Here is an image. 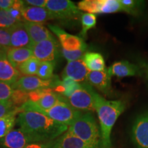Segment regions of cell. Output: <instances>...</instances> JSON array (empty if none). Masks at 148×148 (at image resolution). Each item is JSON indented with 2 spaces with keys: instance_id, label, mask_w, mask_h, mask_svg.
Instances as JSON below:
<instances>
[{
  "instance_id": "obj_1",
  "label": "cell",
  "mask_w": 148,
  "mask_h": 148,
  "mask_svg": "<svg viewBox=\"0 0 148 148\" xmlns=\"http://www.w3.org/2000/svg\"><path fill=\"white\" fill-rule=\"evenodd\" d=\"M16 123L20 130L29 135L35 143L56 139L67 131L69 126L53 121L45 114L34 111L18 114Z\"/></svg>"
},
{
  "instance_id": "obj_2",
  "label": "cell",
  "mask_w": 148,
  "mask_h": 148,
  "mask_svg": "<svg viewBox=\"0 0 148 148\" xmlns=\"http://www.w3.org/2000/svg\"><path fill=\"white\" fill-rule=\"evenodd\" d=\"M95 111L99 118L101 136V148L111 147V132L118 117L125 108V103L121 100H107L92 88Z\"/></svg>"
},
{
  "instance_id": "obj_3",
  "label": "cell",
  "mask_w": 148,
  "mask_h": 148,
  "mask_svg": "<svg viewBox=\"0 0 148 148\" xmlns=\"http://www.w3.org/2000/svg\"><path fill=\"white\" fill-rule=\"evenodd\" d=\"M67 131L94 148H101L100 127L90 112L82 113L68 127Z\"/></svg>"
},
{
  "instance_id": "obj_4",
  "label": "cell",
  "mask_w": 148,
  "mask_h": 148,
  "mask_svg": "<svg viewBox=\"0 0 148 148\" xmlns=\"http://www.w3.org/2000/svg\"><path fill=\"white\" fill-rule=\"evenodd\" d=\"M45 8L53 19H77L82 14L77 5L70 0H47Z\"/></svg>"
},
{
  "instance_id": "obj_5",
  "label": "cell",
  "mask_w": 148,
  "mask_h": 148,
  "mask_svg": "<svg viewBox=\"0 0 148 148\" xmlns=\"http://www.w3.org/2000/svg\"><path fill=\"white\" fill-rule=\"evenodd\" d=\"M79 10L90 14H110L122 11L119 0H82L77 3Z\"/></svg>"
},
{
  "instance_id": "obj_6",
  "label": "cell",
  "mask_w": 148,
  "mask_h": 148,
  "mask_svg": "<svg viewBox=\"0 0 148 148\" xmlns=\"http://www.w3.org/2000/svg\"><path fill=\"white\" fill-rule=\"evenodd\" d=\"M80 88L68 98V102L73 108L79 111H95L92 95V86L87 82L80 83Z\"/></svg>"
},
{
  "instance_id": "obj_7",
  "label": "cell",
  "mask_w": 148,
  "mask_h": 148,
  "mask_svg": "<svg viewBox=\"0 0 148 148\" xmlns=\"http://www.w3.org/2000/svg\"><path fill=\"white\" fill-rule=\"evenodd\" d=\"M48 27L58 37L62 47V50L67 52L86 51L87 45L82 37L69 34L58 25H48Z\"/></svg>"
},
{
  "instance_id": "obj_8",
  "label": "cell",
  "mask_w": 148,
  "mask_h": 148,
  "mask_svg": "<svg viewBox=\"0 0 148 148\" xmlns=\"http://www.w3.org/2000/svg\"><path fill=\"white\" fill-rule=\"evenodd\" d=\"M59 47L58 41L53 38L35 43L31 49L33 56L40 62H55L60 52Z\"/></svg>"
},
{
  "instance_id": "obj_9",
  "label": "cell",
  "mask_w": 148,
  "mask_h": 148,
  "mask_svg": "<svg viewBox=\"0 0 148 148\" xmlns=\"http://www.w3.org/2000/svg\"><path fill=\"white\" fill-rule=\"evenodd\" d=\"M131 138L138 148H148V110L136 118L131 130Z\"/></svg>"
},
{
  "instance_id": "obj_10",
  "label": "cell",
  "mask_w": 148,
  "mask_h": 148,
  "mask_svg": "<svg viewBox=\"0 0 148 148\" xmlns=\"http://www.w3.org/2000/svg\"><path fill=\"white\" fill-rule=\"evenodd\" d=\"M52 84V79L45 80L39 77L32 76L20 77L13 84H12L13 89H18L23 91L29 92L34 90L43 88H50Z\"/></svg>"
},
{
  "instance_id": "obj_11",
  "label": "cell",
  "mask_w": 148,
  "mask_h": 148,
  "mask_svg": "<svg viewBox=\"0 0 148 148\" xmlns=\"http://www.w3.org/2000/svg\"><path fill=\"white\" fill-rule=\"evenodd\" d=\"M33 143H35L34 140L20 129L12 130L0 139V145L3 148H24Z\"/></svg>"
},
{
  "instance_id": "obj_12",
  "label": "cell",
  "mask_w": 148,
  "mask_h": 148,
  "mask_svg": "<svg viewBox=\"0 0 148 148\" xmlns=\"http://www.w3.org/2000/svg\"><path fill=\"white\" fill-rule=\"evenodd\" d=\"M10 34V45L12 48H32L33 42L24 26L23 22H19L8 29Z\"/></svg>"
},
{
  "instance_id": "obj_13",
  "label": "cell",
  "mask_w": 148,
  "mask_h": 148,
  "mask_svg": "<svg viewBox=\"0 0 148 148\" xmlns=\"http://www.w3.org/2000/svg\"><path fill=\"white\" fill-rule=\"evenodd\" d=\"M88 71L84 61L82 59L68 62L63 73H62V78L68 77L75 82L80 83L84 82L87 79Z\"/></svg>"
},
{
  "instance_id": "obj_14",
  "label": "cell",
  "mask_w": 148,
  "mask_h": 148,
  "mask_svg": "<svg viewBox=\"0 0 148 148\" xmlns=\"http://www.w3.org/2000/svg\"><path fill=\"white\" fill-rule=\"evenodd\" d=\"M111 76L108 68L101 71H89L87 75L88 83L102 92L108 94L111 90Z\"/></svg>"
},
{
  "instance_id": "obj_15",
  "label": "cell",
  "mask_w": 148,
  "mask_h": 148,
  "mask_svg": "<svg viewBox=\"0 0 148 148\" xmlns=\"http://www.w3.org/2000/svg\"><path fill=\"white\" fill-rule=\"evenodd\" d=\"M20 72L7 58L6 51L0 50V81L13 84L19 78Z\"/></svg>"
},
{
  "instance_id": "obj_16",
  "label": "cell",
  "mask_w": 148,
  "mask_h": 148,
  "mask_svg": "<svg viewBox=\"0 0 148 148\" xmlns=\"http://www.w3.org/2000/svg\"><path fill=\"white\" fill-rule=\"evenodd\" d=\"M22 17L24 22L41 24L49 20L53 19V16L45 8H38L29 5H25L22 11Z\"/></svg>"
},
{
  "instance_id": "obj_17",
  "label": "cell",
  "mask_w": 148,
  "mask_h": 148,
  "mask_svg": "<svg viewBox=\"0 0 148 148\" xmlns=\"http://www.w3.org/2000/svg\"><path fill=\"white\" fill-rule=\"evenodd\" d=\"M111 76L124 77L134 76L140 73V68L134 64H132L127 60H121L114 62L108 68Z\"/></svg>"
},
{
  "instance_id": "obj_18",
  "label": "cell",
  "mask_w": 148,
  "mask_h": 148,
  "mask_svg": "<svg viewBox=\"0 0 148 148\" xmlns=\"http://www.w3.org/2000/svg\"><path fill=\"white\" fill-rule=\"evenodd\" d=\"M52 148H94L75 135L66 131L53 140Z\"/></svg>"
},
{
  "instance_id": "obj_19",
  "label": "cell",
  "mask_w": 148,
  "mask_h": 148,
  "mask_svg": "<svg viewBox=\"0 0 148 148\" xmlns=\"http://www.w3.org/2000/svg\"><path fill=\"white\" fill-rule=\"evenodd\" d=\"M23 23L33 44L54 38L49 29L41 23H30L26 21L23 22Z\"/></svg>"
},
{
  "instance_id": "obj_20",
  "label": "cell",
  "mask_w": 148,
  "mask_h": 148,
  "mask_svg": "<svg viewBox=\"0 0 148 148\" xmlns=\"http://www.w3.org/2000/svg\"><path fill=\"white\" fill-rule=\"evenodd\" d=\"M6 55L12 66L17 69L20 64L33 57V51L31 48L11 47L6 51Z\"/></svg>"
},
{
  "instance_id": "obj_21",
  "label": "cell",
  "mask_w": 148,
  "mask_h": 148,
  "mask_svg": "<svg viewBox=\"0 0 148 148\" xmlns=\"http://www.w3.org/2000/svg\"><path fill=\"white\" fill-rule=\"evenodd\" d=\"M82 60L89 71H101L106 69L103 57L99 53H86Z\"/></svg>"
},
{
  "instance_id": "obj_22",
  "label": "cell",
  "mask_w": 148,
  "mask_h": 148,
  "mask_svg": "<svg viewBox=\"0 0 148 148\" xmlns=\"http://www.w3.org/2000/svg\"><path fill=\"white\" fill-rule=\"evenodd\" d=\"M60 101L68 102V99H66V98L63 96L54 92L53 89H51L45 95L42 96L39 100L34 103L38 108L45 110L51 108Z\"/></svg>"
},
{
  "instance_id": "obj_23",
  "label": "cell",
  "mask_w": 148,
  "mask_h": 148,
  "mask_svg": "<svg viewBox=\"0 0 148 148\" xmlns=\"http://www.w3.org/2000/svg\"><path fill=\"white\" fill-rule=\"evenodd\" d=\"M19 112V108H16L10 113L0 118V138L6 136L12 130L16 122V114Z\"/></svg>"
},
{
  "instance_id": "obj_24",
  "label": "cell",
  "mask_w": 148,
  "mask_h": 148,
  "mask_svg": "<svg viewBox=\"0 0 148 148\" xmlns=\"http://www.w3.org/2000/svg\"><path fill=\"white\" fill-rule=\"evenodd\" d=\"M40 64V61L33 56L20 64L17 69L20 73L26 76H32L36 75Z\"/></svg>"
},
{
  "instance_id": "obj_25",
  "label": "cell",
  "mask_w": 148,
  "mask_h": 148,
  "mask_svg": "<svg viewBox=\"0 0 148 148\" xmlns=\"http://www.w3.org/2000/svg\"><path fill=\"white\" fill-rule=\"evenodd\" d=\"M122 7V11L127 13L137 15L143 9L144 1L136 0H119Z\"/></svg>"
},
{
  "instance_id": "obj_26",
  "label": "cell",
  "mask_w": 148,
  "mask_h": 148,
  "mask_svg": "<svg viewBox=\"0 0 148 148\" xmlns=\"http://www.w3.org/2000/svg\"><path fill=\"white\" fill-rule=\"evenodd\" d=\"M81 24H82V30L80 32V36L82 38H85L88 31L90 29L95 27L96 25L97 17L95 14L87 13H82L80 17Z\"/></svg>"
},
{
  "instance_id": "obj_27",
  "label": "cell",
  "mask_w": 148,
  "mask_h": 148,
  "mask_svg": "<svg viewBox=\"0 0 148 148\" xmlns=\"http://www.w3.org/2000/svg\"><path fill=\"white\" fill-rule=\"evenodd\" d=\"M55 62H40L36 75L42 79L49 80L53 77Z\"/></svg>"
},
{
  "instance_id": "obj_28",
  "label": "cell",
  "mask_w": 148,
  "mask_h": 148,
  "mask_svg": "<svg viewBox=\"0 0 148 148\" xmlns=\"http://www.w3.org/2000/svg\"><path fill=\"white\" fill-rule=\"evenodd\" d=\"M10 99L14 108H19L29 99L28 92L21 90L14 89Z\"/></svg>"
},
{
  "instance_id": "obj_29",
  "label": "cell",
  "mask_w": 148,
  "mask_h": 148,
  "mask_svg": "<svg viewBox=\"0 0 148 148\" xmlns=\"http://www.w3.org/2000/svg\"><path fill=\"white\" fill-rule=\"evenodd\" d=\"M19 22L12 17L8 10H0V28L8 29Z\"/></svg>"
},
{
  "instance_id": "obj_30",
  "label": "cell",
  "mask_w": 148,
  "mask_h": 148,
  "mask_svg": "<svg viewBox=\"0 0 148 148\" xmlns=\"http://www.w3.org/2000/svg\"><path fill=\"white\" fill-rule=\"evenodd\" d=\"M25 5L23 1L15 0L12 6L8 10V12H10V15L14 19L20 22H24L23 17H22V11H23Z\"/></svg>"
},
{
  "instance_id": "obj_31",
  "label": "cell",
  "mask_w": 148,
  "mask_h": 148,
  "mask_svg": "<svg viewBox=\"0 0 148 148\" xmlns=\"http://www.w3.org/2000/svg\"><path fill=\"white\" fill-rule=\"evenodd\" d=\"M13 90L12 84L0 81V101L9 100Z\"/></svg>"
},
{
  "instance_id": "obj_32",
  "label": "cell",
  "mask_w": 148,
  "mask_h": 148,
  "mask_svg": "<svg viewBox=\"0 0 148 148\" xmlns=\"http://www.w3.org/2000/svg\"><path fill=\"white\" fill-rule=\"evenodd\" d=\"M0 48L5 51L11 48L10 34L8 29L0 28Z\"/></svg>"
},
{
  "instance_id": "obj_33",
  "label": "cell",
  "mask_w": 148,
  "mask_h": 148,
  "mask_svg": "<svg viewBox=\"0 0 148 148\" xmlns=\"http://www.w3.org/2000/svg\"><path fill=\"white\" fill-rule=\"evenodd\" d=\"M10 99L5 101H0V118L3 117L15 110Z\"/></svg>"
},
{
  "instance_id": "obj_34",
  "label": "cell",
  "mask_w": 148,
  "mask_h": 148,
  "mask_svg": "<svg viewBox=\"0 0 148 148\" xmlns=\"http://www.w3.org/2000/svg\"><path fill=\"white\" fill-rule=\"evenodd\" d=\"M51 89V88H43L28 92L29 100L33 101V102H36L37 101L39 100L42 96L45 95Z\"/></svg>"
},
{
  "instance_id": "obj_35",
  "label": "cell",
  "mask_w": 148,
  "mask_h": 148,
  "mask_svg": "<svg viewBox=\"0 0 148 148\" xmlns=\"http://www.w3.org/2000/svg\"><path fill=\"white\" fill-rule=\"evenodd\" d=\"M25 5L29 6L38 7V8H45L47 0H25L23 1Z\"/></svg>"
},
{
  "instance_id": "obj_36",
  "label": "cell",
  "mask_w": 148,
  "mask_h": 148,
  "mask_svg": "<svg viewBox=\"0 0 148 148\" xmlns=\"http://www.w3.org/2000/svg\"><path fill=\"white\" fill-rule=\"evenodd\" d=\"M53 140L49 142H38L33 143L27 145L24 148H52Z\"/></svg>"
},
{
  "instance_id": "obj_37",
  "label": "cell",
  "mask_w": 148,
  "mask_h": 148,
  "mask_svg": "<svg viewBox=\"0 0 148 148\" xmlns=\"http://www.w3.org/2000/svg\"><path fill=\"white\" fill-rule=\"evenodd\" d=\"M15 0H0V10H8L12 6Z\"/></svg>"
},
{
  "instance_id": "obj_38",
  "label": "cell",
  "mask_w": 148,
  "mask_h": 148,
  "mask_svg": "<svg viewBox=\"0 0 148 148\" xmlns=\"http://www.w3.org/2000/svg\"><path fill=\"white\" fill-rule=\"evenodd\" d=\"M145 74H146V77L148 80V63L145 64Z\"/></svg>"
},
{
  "instance_id": "obj_39",
  "label": "cell",
  "mask_w": 148,
  "mask_h": 148,
  "mask_svg": "<svg viewBox=\"0 0 148 148\" xmlns=\"http://www.w3.org/2000/svg\"><path fill=\"white\" fill-rule=\"evenodd\" d=\"M0 50H2V49H1V48H0Z\"/></svg>"
}]
</instances>
